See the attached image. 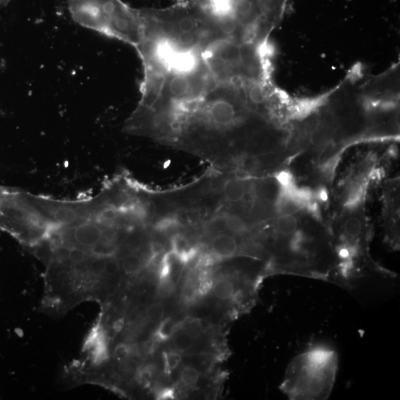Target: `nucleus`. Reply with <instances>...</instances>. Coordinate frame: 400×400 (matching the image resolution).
I'll return each mask as SVG.
<instances>
[{"label":"nucleus","mask_w":400,"mask_h":400,"mask_svg":"<svg viewBox=\"0 0 400 400\" xmlns=\"http://www.w3.org/2000/svg\"><path fill=\"white\" fill-rule=\"evenodd\" d=\"M337 351L326 344H313L293 358L280 389L292 400H324L329 397L338 372Z\"/></svg>","instance_id":"1"},{"label":"nucleus","mask_w":400,"mask_h":400,"mask_svg":"<svg viewBox=\"0 0 400 400\" xmlns=\"http://www.w3.org/2000/svg\"><path fill=\"white\" fill-rule=\"evenodd\" d=\"M79 26L127 43L138 32L140 11L122 0H67Z\"/></svg>","instance_id":"2"},{"label":"nucleus","mask_w":400,"mask_h":400,"mask_svg":"<svg viewBox=\"0 0 400 400\" xmlns=\"http://www.w3.org/2000/svg\"><path fill=\"white\" fill-rule=\"evenodd\" d=\"M211 253L218 259H230L239 250L237 239L228 233L216 235L211 243Z\"/></svg>","instance_id":"3"},{"label":"nucleus","mask_w":400,"mask_h":400,"mask_svg":"<svg viewBox=\"0 0 400 400\" xmlns=\"http://www.w3.org/2000/svg\"><path fill=\"white\" fill-rule=\"evenodd\" d=\"M171 250L184 263L189 262L195 256L197 250L190 243L188 239L182 234H176L171 238Z\"/></svg>","instance_id":"4"},{"label":"nucleus","mask_w":400,"mask_h":400,"mask_svg":"<svg viewBox=\"0 0 400 400\" xmlns=\"http://www.w3.org/2000/svg\"><path fill=\"white\" fill-rule=\"evenodd\" d=\"M245 183L239 179L227 180L223 185V194L225 200L230 202H241L246 195Z\"/></svg>","instance_id":"5"},{"label":"nucleus","mask_w":400,"mask_h":400,"mask_svg":"<svg viewBox=\"0 0 400 400\" xmlns=\"http://www.w3.org/2000/svg\"><path fill=\"white\" fill-rule=\"evenodd\" d=\"M299 229L298 220L292 214H282L275 224L276 237L290 236Z\"/></svg>","instance_id":"6"},{"label":"nucleus","mask_w":400,"mask_h":400,"mask_svg":"<svg viewBox=\"0 0 400 400\" xmlns=\"http://www.w3.org/2000/svg\"><path fill=\"white\" fill-rule=\"evenodd\" d=\"M119 262H120L121 270L125 275L130 276L138 275L143 268V259L138 253H131L126 254Z\"/></svg>","instance_id":"7"},{"label":"nucleus","mask_w":400,"mask_h":400,"mask_svg":"<svg viewBox=\"0 0 400 400\" xmlns=\"http://www.w3.org/2000/svg\"><path fill=\"white\" fill-rule=\"evenodd\" d=\"M173 344L179 352L189 351L194 345V339L189 331L183 328L177 327V331L173 335Z\"/></svg>","instance_id":"8"},{"label":"nucleus","mask_w":400,"mask_h":400,"mask_svg":"<svg viewBox=\"0 0 400 400\" xmlns=\"http://www.w3.org/2000/svg\"><path fill=\"white\" fill-rule=\"evenodd\" d=\"M177 325L171 317H167L161 320L156 331V338L160 341L168 340L173 337L177 331Z\"/></svg>","instance_id":"9"},{"label":"nucleus","mask_w":400,"mask_h":400,"mask_svg":"<svg viewBox=\"0 0 400 400\" xmlns=\"http://www.w3.org/2000/svg\"><path fill=\"white\" fill-rule=\"evenodd\" d=\"M341 235L347 237H359L363 236V226L360 219L356 216H351L346 219L344 224L343 230Z\"/></svg>","instance_id":"10"},{"label":"nucleus","mask_w":400,"mask_h":400,"mask_svg":"<svg viewBox=\"0 0 400 400\" xmlns=\"http://www.w3.org/2000/svg\"><path fill=\"white\" fill-rule=\"evenodd\" d=\"M222 222H223L225 228L229 230L230 231L233 232V233L242 234V233H245L247 231L246 224L242 219L236 217V216H225V217L222 218Z\"/></svg>","instance_id":"11"},{"label":"nucleus","mask_w":400,"mask_h":400,"mask_svg":"<svg viewBox=\"0 0 400 400\" xmlns=\"http://www.w3.org/2000/svg\"><path fill=\"white\" fill-rule=\"evenodd\" d=\"M200 372L192 366H186L180 373V380L187 386L196 385L200 379Z\"/></svg>","instance_id":"12"},{"label":"nucleus","mask_w":400,"mask_h":400,"mask_svg":"<svg viewBox=\"0 0 400 400\" xmlns=\"http://www.w3.org/2000/svg\"><path fill=\"white\" fill-rule=\"evenodd\" d=\"M163 359L166 371L171 372L178 368L183 357L179 351H169L163 353Z\"/></svg>","instance_id":"13"},{"label":"nucleus","mask_w":400,"mask_h":400,"mask_svg":"<svg viewBox=\"0 0 400 400\" xmlns=\"http://www.w3.org/2000/svg\"><path fill=\"white\" fill-rule=\"evenodd\" d=\"M165 308L161 303H154L152 306H149L146 311V316L150 321L156 322L161 321L164 316Z\"/></svg>","instance_id":"14"},{"label":"nucleus","mask_w":400,"mask_h":400,"mask_svg":"<svg viewBox=\"0 0 400 400\" xmlns=\"http://www.w3.org/2000/svg\"><path fill=\"white\" fill-rule=\"evenodd\" d=\"M131 352V348L126 344H119L114 350V356L119 361H124L127 359Z\"/></svg>","instance_id":"15"},{"label":"nucleus","mask_w":400,"mask_h":400,"mask_svg":"<svg viewBox=\"0 0 400 400\" xmlns=\"http://www.w3.org/2000/svg\"><path fill=\"white\" fill-rule=\"evenodd\" d=\"M174 290V284L170 280H160V285L159 286V294L163 297H167Z\"/></svg>","instance_id":"16"},{"label":"nucleus","mask_w":400,"mask_h":400,"mask_svg":"<svg viewBox=\"0 0 400 400\" xmlns=\"http://www.w3.org/2000/svg\"><path fill=\"white\" fill-rule=\"evenodd\" d=\"M174 398V393L171 389H166L160 392L158 395V399H172Z\"/></svg>","instance_id":"17"},{"label":"nucleus","mask_w":400,"mask_h":400,"mask_svg":"<svg viewBox=\"0 0 400 400\" xmlns=\"http://www.w3.org/2000/svg\"><path fill=\"white\" fill-rule=\"evenodd\" d=\"M13 0H0V6H6L12 3Z\"/></svg>","instance_id":"18"}]
</instances>
